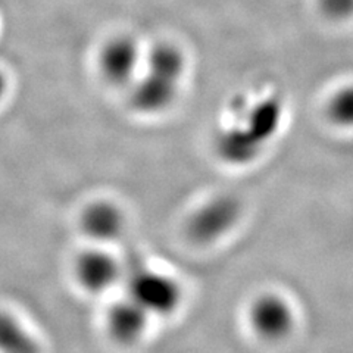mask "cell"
I'll use <instances>...</instances> for the list:
<instances>
[{
    "label": "cell",
    "instance_id": "12",
    "mask_svg": "<svg viewBox=\"0 0 353 353\" xmlns=\"http://www.w3.org/2000/svg\"><path fill=\"white\" fill-rule=\"evenodd\" d=\"M318 9L330 21H346L353 17V0H318Z\"/></svg>",
    "mask_w": 353,
    "mask_h": 353
},
{
    "label": "cell",
    "instance_id": "5",
    "mask_svg": "<svg viewBox=\"0 0 353 353\" xmlns=\"http://www.w3.org/2000/svg\"><path fill=\"white\" fill-rule=\"evenodd\" d=\"M181 84V81L143 70L134 83L125 90L128 103L140 115H161L176 102Z\"/></svg>",
    "mask_w": 353,
    "mask_h": 353
},
{
    "label": "cell",
    "instance_id": "6",
    "mask_svg": "<svg viewBox=\"0 0 353 353\" xmlns=\"http://www.w3.org/2000/svg\"><path fill=\"white\" fill-rule=\"evenodd\" d=\"M240 218V205L233 197L218 196L203 203L189 219V236L201 245H211L227 236Z\"/></svg>",
    "mask_w": 353,
    "mask_h": 353
},
{
    "label": "cell",
    "instance_id": "10",
    "mask_svg": "<svg viewBox=\"0 0 353 353\" xmlns=\"http://www.w3.org/2000/svg\"><path fill=\"white\" fill-rule=\"evenodd\" d=\"M3 353H39L36 341L14 318L5 316L2 324Z\"/></svg>",
    "mask_w": 353,
    "mask_h": 353
},
{
    "label": "cell",
    "instance_id": "9",
    "mask_svg": "<svg viewBox=\"0 0 353 353\" xmlns=\"http://www.w3.org/2000/svg\"><path fill=\"white\" fill-rule=\"evenodd\" d=\"M187 68H189V57L175 41L163 39L146 46L143 70L183 83Z\"/></svg>",
    "mask_w": 353,
    "mask_h": 353
},
{
    "label": "cell",
    "instance_id": "11",
    "mask_svg": "<svg viewBox=\"0 0 353 353\" xmlns=\"http://www.w3.org/2000/svg\"><path fill=\"white\" fill-rule=\"evenodd\" d=\"M327 115L339 127H353V84L345 85L330 97Z\"/></svg>",
    "mask_w": 353,
    "mask_h": 353
},
{
    "label": "cell",
    "instance_id": "7",
    "mask_svg": "<svg viewBox=\"0 0 353 353\" xmlns=\"http://www.w3.org/2000/svg\"><path fill=\"white\" fill-rule=\"evenodd\" d=\"M152 316L145 306L125 294L108 309L106 330L117 343L134 345L148 333Z\"/></svg>",
    "mask_w": 353,
    "mask_h": 353
},
{
    "label": "cell",
    "instance_id": "2",
    "mask_svg": "<svg viewBox=\"0 0 353 353\" xmlns=\"http://www.w3.org/2000/svg\"><path fill=\"white\" fill-rule=\"evenodd\" d=\"M127 294L154 315H168L180 305V285L168 275L139 263L125 271Z\"/></svg>",
    "mask_w": 353,
    "mask_h": 353
},
{
    "label": "cell",
    "instance_id": "1",
    "mask_svg": "<svg viewBox=\"0 0 353 353\" xmlns=\"http://www.w3.org/2000/svg\"><path fill=\"white\" fill-rule=\"evenodd\" d=\"M146 46L130 32H118L102 41L96 52V70L112 87L127 88L143 71Z\"/></svg>",
    "mask_w": 353,
    "mask_h": 353
},
{
    "label": "cell",
    "instance_id": "8",
    "mask_svg": "<svg viewBox=\"0 0 353 353\" xmlns=\"http://www.w3.org/2000/svg\"><path fill=\"white\" fill-rule=\"evenodd\" d=\"M80 227L83 234L94 245L105 246L118 240L125 228V218L118 205L108 201H97L88 205L81 214Z\"/></svg>",
    "mask_w": 353,
    "mask_h": 353
},
{
    "label": "cell",
    "instance_id": "4",
    "mask_svg": "<svg viewBox=\"0 0 353 353\" xmlns=\"http://www.w3.org/2000/svg\"><path fill=\"white\" fill-rule=\"evenodd\" d=\"M249 325L262 341H281L294 328V311L281 294L262 293L250 303Z\"/></svg>",
    "mask_w": 353,
    "mask_h": 353
},
{
    "label": "cell",
    "instance_id": "3",
    "mask_svg": "<svg viewBox=\"0 0 353 353\" xmlns=\"http://www.w3.org/2000/svg\"><path fill=\"white\" fill-rule=\"evenodd\" d=\"M125 268L105 246L83 250L74 262V277L88 293L103 294L124 279Z\"/></svg>",
    "mask_w": 353,
    "mask_h": 353
}]
</instances>
